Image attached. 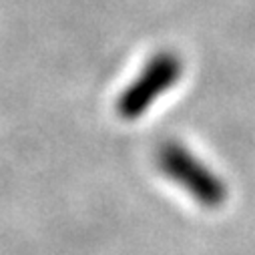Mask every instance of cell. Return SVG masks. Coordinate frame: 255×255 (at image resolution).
<instances>
[{"mask_svg":"<svg viewBox=\"0 0 255 255\" xmlns=\"http://www.w3.org/2000/svg\"><path fill=\"white\" fill-rule=\"evenodd\" d=\"M157 163L161 171L179 183L189 195H193L205 207H219L227 191L221 179L211 173L193 153L179 143H167L159 149Z\"/></svg>","mask_w":255,"mask_h":255,"instance_id":"6da1fadb","label":"cell"},{"mask_svg":"<svg viewBox=\"0 0 255 255\" xmlns=\"http://www.w3.org/2000/svg\"><path fill=\"white\" fill-rule=\"evenodd\" d=\"M181 71V60L173 52H159L157 56H153L139 79L131 87H127V91L121 95L117 103L119 115L123 119L141 117L157 97H161L179 81Z\"/></svg>","mask_w":255,"mask_h":255,"instance_id":"7a4b0ae2","label":"cell"}]
</instances>
